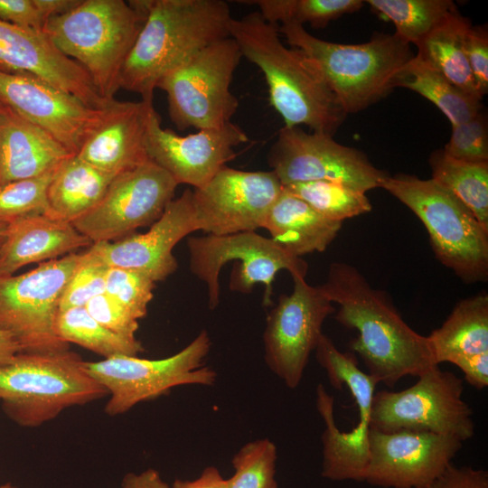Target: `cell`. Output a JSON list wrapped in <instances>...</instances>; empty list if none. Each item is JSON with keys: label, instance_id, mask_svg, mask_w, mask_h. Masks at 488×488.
Wrapping results in <instances>:
<instances>
[{"label": "cell", "instance_id": "obj_1", "mask_svg": "<svg viewBox=\"0 0 488 488\" xmlns=\"http://www.w3.org/2000/svg\"><path fill=\"white\" fill-rule=\"evenodd\" d=\"M319 286L339 306L334 319L357 332L349 347L379 383L394 388L403 377H419L437 366L427 337L412 329L390 297L374 288L355 267L332 263Z\"/></svg>", "mask_w": 488, "mask_h": 488}, {"label": "cell", "instance_id": "obj_2", "mask_svg": "<svg viewBox=\"0 0 488 488\" xmlns=\"http://www.w3.org/2000/svg\"><path fill=\"white\" fill-rule=\"evenodd\" d=\"M230 36L242 57L263 72L270 103L284 127L306 126L312 132L334 135L346 113L319 65L303 51L286 46L277 24L267 22L255 11L233 17Z\"/></svg>", "mask_w": 488, "mask_h": 488}, {"label": "cell", "instance_id": "obj_3", "mask_svg": "<svg viewBox=\"0 0 488 488\" xmlns=\"http://www.w3.org/2000/svg\"><path fill=\"white\" fill-rule=\"evenodd\" d=\"M145 20L119 78V88L153 100L171 71L208 45L230 36L222 0H138Z\"/></svg>", "mask_w": 488, "mask_h": 488}, {"label": "cell", "instance_id": "obj_4", "mask_svg": "<svg viewBox=\"0 0 488 488\" xmlns=\"http://www.w3.org/2000/svg\"><path fill=\"white\" fill-rule=\"evenodd\" d=\"M144 20L138 0H80L72 10L49 19L42 31L84 69L99 95L112 100Z\"/></svg>", "mask_w": 488, "mask_h": 488}, {"label": "cell", "instance_id": "obj_5", "mask_svg": "<svg viewBox=\"0 0 488 488\" xmlns=\"http://www.w3.org/2000/svg\"><path fill=\"white\" fill-rule=\"evenodd\" d=\"M278 29L291 47L319 65L346 115L387 97L415 55L410 45L395 33L377 34L365 43L343 44L317 38L297 23L280 24Z\"/></svg>", "mask_w": 488, "mask_h": 488}, {"label": "cell", "instance_id": "obj_6", "mask_svg": "<svg viewBox=\"0 0 488 488\" xmlns=\"http://www.w3.org/2000/svg\"><path fill=\"white\" fill-rule=\"evenodd\" d=\"M68 350L21 352L0 367V400L7 417L33 427L55 418L65 408L104 398L108 391Z\"/></svg>", "mask_w": 488, "mask_h": 488}, {"label": "cell", "instance_id": "obj_7", "mask_svg": "<svg viewBox=\"0 0 488 488\" xmlns=\"http://www.w3.org/2000/svg\"><path fill=\"white\" fill-rule=\"evenodd\" d=\"M380 188L424 224L436 258L465 283L488 278V228L449 190L431 179L388 175Z\"/></svg>", "mask_w": 488, "mask_h": 488}, {"label": "cell", "instance_id": "obj_8", "mask_svg": "<svg viewBox=\"0 0 488 488\" xmlns=\"http://www.w3.org/2000/svg\"><path fill=\"white\" fill-rule=\"evenodd\" d=\"M241 58L229 36L203 48L159 82L179 130L220 128L231 122L239 100L230 85Z\"/></svg>", "mask_w": 488, "mask_h": 488}, {"label": "cell", "instance_id": "obj_9", "mask_svg": "<svg viewBox=\"0 0 488 488\" xmlns=\"http://www.w3.org/2000/svg\"><path fill=\"white\" fill-rule=\"evenodd\" d=\"M192 273L207 286L208 304L214 309L220 301L219 274L230 260H239L230 277L231 291L250 294L256 284L265 287L263 305H272L273 282L282 269L292 277H305L308 265L301 258L286 252L271 238L256 231L227 235L190 237L187 240Z\"/></svg>", "mask_w": 488, "mask_h": 488}, {"label": "cell", "instance_id": "obj_10", "mask_svg": "<svg viewBox=\"0 0 488 488\" xmlns=\"http://www.w3.org/2000/svg\"><path fill=\"white\" fill-rule=\"evenodd\" d=\"M211 346L208 333L202 331L183 350L167 358L117 355L99 361H84L83 367L110 395L105 412L117 416L177 386L214 384L215 371L203 366Z\"/></svg>", "mask_w": 488, "mask_h": 488}, {"label": "cell", "instance_id": "obj_11", "mask_svg": "<svg viewBox=\"0 0 488 488\" xmlns=\"http://www.w3.org/2000/svg\"><path fill=\"white\" fill-rule=\"evenodd\" d=\"M418 378L402 390L375 392L370 427L382 432H429L462 442L471 439L475 426L473 410L463 399V380L438 365Z\"/></svg>", "mask_w": 488, "mask_h": 488}, {"label": "cell", "instance_id": "obj_12", "mask_svg": "<svg viewBox=\"0 0 488 488\" xmlns=\"http://www.w3.org/2000/svg\"><path fill=\"white\" fill-rule=\"evenodd\" d=\"M82 253L40 263L17 276H0V329L14 335L22 352L69 349L56 333L62 293Z\"/></svg>", "mask_w": 488, "mask_h": 488}, {"label": "cell", "instance_id": "obj_13", "mask_svg": "<svg viewBox=\"0 0 488 488\" xmlns=\"http://www.w3.org/2000/svg\"><path fill=\"white\" fill-rule=\"evenodd\" d=\"M267 163L283 186L331 181L366 193L380 188L387 172L375 167L361 151L332 136L283 127L267 154Z\"/></svg>", "mask_w": 488, "mask_h": 488}, {"label": "cell", "instance_id": "obj_14", "mask_svg": "<svg viewBox=\"0 0 488 488\" xmlns=\"http://www.w3.org/2000/svg\"><path fill=\"white\" fill-rule=\"evenodd\" d=\"M178 183L151 160L117 175L100 201L72 222L91 242H108L151 226L174 199Z\"/></svg>", "mask_w": 488, "mask_h": 488}, {"label": "cell", "instance_id": "obj_15", "mask_svg": "<svg viewBox=\"0 0 488 488\" xmlns=\"http://www.w3.org/2000/svg\"><path fill=\"white\" fill-rule=\"evenodd\" d=\"M292 278V293L281 295L267 317L263 342L269 370L295 389L323 334L324 322L335 309L319 286L303 277Z\"/></svg>", "mask_w": 488, "mask_h": 488}, {"label": "cell", "instance_id": "obj_16", "mask_svg": "<svg viewBox=\"0 0 488 488\" xmlns=\"http://www.w3.org/2000/svg\"><path fill=\"white\" fill-rule=\"evenodd\" d=\"M283 192L273 171L220 169L192 190L198 230L211 235L255 231Z\"/></svg>", "mask_w": 488, "mask_h": 488}, {"label": "cell", "instance_id": "obj_17", "mask_svg": "<svg viewBox=\"0 0 488 488\" xmlns=\"http://www.w3.org/2000/svg\"><path fill=\"white\" fill-rule=\"evenodd\" d=\"M364 481L382 488H426L452 464L463 442L419 431L382 432L370 427Z\"/></svg>", "mask_w": 488, "mask_h": 488}, {"label": "cell", "instance_id": "obj_18", "mask_svg": "<svg viewBox=\"0 0 488 488\" xmlns=\"http://www.w3.org/2000/svg\"><path fill=\"white\" fill-rule=\"evenodd\" d=\"M0 97L16 114L43 129L70 154L77 155L105 119V108L89 106L77 97L42 80L0 71Z\"/></svg>", "mask_w": 488, "mask_h": 488}, {"label": "cell", "instance_id": "obj_19", "mask_svg": "<svg viewBox=\"0 0 488 488\" xmlns=\"http://www.w3.org/2000/svg\"><path fill=\"white\" fill-rule=\"evenodd\" d=\"M247 134L230 122L220 128L201 129L180 136L163 128L155 108L151 109L145 147L149 160L166 171L179 184L202 187L236 157L235 147L248 142Z\"/></svg>", "mask_w": 488, "mask_h": 488}, {"label": "cell", "instance_id": "obj_20", "mask_svg": "<svg viewBox=\"0 0 488 488\" xmlns=\"http://www.w3.org/2000/svg\"><path fill=\"white\" fill-rule=\"evenodd\" d=\"M198 230L192 190L187 188L166 206L161 217L145 233L93 243L89 250L108 267L133 269L154 282L165 280L178 267L174 246Z\"/></svg>", "mask_w": 488, "mask_h": 488}, {"label": "cell", "instance_id": "obj_21", "mask_svg": "<svg viewBox=\"0 0 488 488\" xmlns=\"http://www.w3.org/2000/svg\"><path fill=\"white\" fill-rule=\"evenodd\" d=\"M0 71L42 80L93 108H105L115 100L102 98L84 69L61 52L43 31L1 20Z\"/></svg>", "mask_w": 488, "mask_h": 488}, {"label": "cell", "instance_id": "obj_22", "mask_svg": "<svg viewBox=\"0 0 488 488\" xmlns=\"http://www.w3.org/2000/svg\"><path fill=\"white\" fill-rule=\"evenodd\" d=\"M153 100L117 101L77 154L90 165L115 176L149 160L145 139Z\"/></svg>", "mask_w": 488, "mask_h": 488}, {"label": "cell", "instance_id": "obj_23", "mask_svg": "<svg viewBox=\"0 0 488 488\" xmlns=\"http://www.w3.org/2000/svg\"><path fill=\"white\" fill-rule=\"evenodd\" d=\"M91 245L71 222L47 214L16 220L7 225L0 249V276L14 275L31 263L53 260Z\"/></svg>", "mask_w": 488, "mask_h": 488}, {"label": "cell", "instance_id": "obj_24", "mask_svg": "<svg viewBox=\"0 0 488 488\" xmlns=\"http://www.w3.org/2000/svg\"><path fill=\"white\" fill-rule=\"evenodd\" d=\"M71 155L51 135L13 110L0 126V184L53 171Z\"/></svg>", "mask_w": 488, "mask_h": 488}, {"label": "cell", "instance_id": "obj_25", "mask_svg": "<svg viewBox=\"0 0 488 488\" xmlns=\"http://www.w3.org/2000/svg\"><path fill=\"white\" fill-rule=\"evenodd\" d=\"M343 222L328 220L302 199L283 190L264 222L270 238L288 254L301 258L323 252L336 238Z\"/></svg>", "mask_w": 488, "mask_h": 488}, {"label": "cell", "instance_id": "obj_26", "mask_svg": "<svg viewBox=\"0 0 488 488\" xmlns=\"http://www.w3.org/2000/svg\"><path fill=\"white\" fill-rule=\"evenodd\" d=\"M115 177L77 155H70L56 168L49 184L47 215L72 223L100 201Z\"/></svg>", "mask_w": 488, "mask_h": 488}, {"label": "cell", "instance_id": "obj_27", "mask_svg": "<svg viewBox=\"0 0 488 488\" xmlns=\"http://www.w3.org/2000/svg\"><path fill=\"white\" fill-rule=\"evenodd\" d=\"M436 365L488 352V295L458 302L443 324L427 336Z\"/></svg>", "mask_w": 488, "mask_h": 488}, {"label": "cell", "instance_id": "obj_28", "mask_svg": "<svg viewBox=\"0 0 488 488\" xmlns=\"http://www.w3.org/2000/svg\"><path fill=\"white\" fill-rule=\"evenodd\" d=\"M471 26V21L457 9L450 12L416 45L415 56L458 88L482 99L466 57L465 38Z\"/></svg>", "mask_w": 488, "mask_h": 488}, {"label": "cell", "instance_id": "obj_29", "mask_svg": "<svg viewBox=\"0 0 488 488\" xmlns=\"http://www.w3.org/2000/svg\"><path fill=\"white\" fill-rule=\"evenodd\" d=\"M398 87L408 89L431 101L452 126L471 119L483 109L482 99L458 88L415 55L401 71Z\"/></svg>", "mask_w": 488, "mask_h": 488}, {"label": "cell", "instance_id": "obj_30", "mask_svg": "<svg viewBox=\"0 0 488 488\" xmlns=\"http://www.w3.org/2000/svg\"><path fill=\"white\" fill-rule=\"evenodd\" d=\"M432 179L455 195L488 228V163L460 161L442 149L429 157Z\"/></svg>", "mask_w": 488, "mask_h": 488}, {"label": "cell", "instance_id": "obj_31", "mask_svg": "<svg viewBox=\"0 0 488 488\" xmlns=\"http://www.w3.org/2000/svg\"><path fill=\"white\" fill-rule=\"evenodd\" d=\"M55 329L62 342L80 345L104 359L117 355L137 356L144 351L137 339L128 340L108 330L85 307L59 312Z\"/></svg>", "mask_w": 488, "mask_h": 488}, {"label": "cell", "instance_id": "obj_32", "mask_svg": "<svg viewBox=\"0 0 488 488\" xmlns=\"http://www.w3.org/2000/svg\"><path fill=\"white\" fill-rule=\"evenodd\" d=\"M378 14L391 21L402 41L417 45L450 12L457 9L451 0H367Z\"/></svg>", "mask_w": 488, "mask_h": 488}, {"label": "cell", "instance_id": "obj_33", "mask_svg": "<svg viewBox=\"0 0 488 488\" xmlns=\"http://www.w3.org/2000/svg\"><path fill=\"white\" fill-rule=\"evenodd\" d=\"M283 190L293 194L323 217L343 222L346 219L370 212L372 205L366 193L340 183L313 181L283 186Z\"/></svg>", "mask_w": 488, "mask_h": 488}, {"label": "cell", "instance_id": "obj_34", "mask_svg": "<svg viewBox=\"0 0 488 488\" xmlns=\"http://www.w3.org/2000/svg\"><path fill=\"white\" fill-rule=\"evenodd\" d=\"M256 5L261 16L268 23H307L314 28H324L341 16L352 14L363 7L361 0H256L242 1Z\"/></svg>", "mask_w": 488, "mask_h": 488}, {"label": "cell", "instance_id": "obj_35", "mask_svg": "<svg viewBox=\"0 0 488 488\" xmlns=\"http://www.w3.org/2000/svg\"><path fill=\"white\" fill-rule=\"evenodd\" d=\"M277 447L269 439H257L243 446L233 456L234 474L228 488H277Z\"/></svg>", "mask_w": 488, "mask_h": 488}, {"label": "cell", "instance_id": "obj_36", "mask_svg": "<svg viewBox=\"0 0 488 488\" xmlns=\"http://www.w3.org/2000/svg\"><path fill=\"white\" fill-rule=\"evenodd\" d=\"M55 170L0 184V221L9 224L27 216L47 214V192Z\"/></svg>", "mask_w": 488, "mask_h": 488}, {"label": "cell", "instance_id": "obj_37", "mask_svg": "<svg viewBox=\"0 0 488 488\" xmlns=\"http://www.w3.org/2000/svg\"><path fill=\"white\" fill-rule=\"evenodd\" d=\"M155 283L138 271L108 267L104 293L139 320L147 314V306L154 296Z\"/></svg>", "mask_w": 488, "mask_h": 488}, {"label": "cell", "instance_id": "obj_38", "mask_svg": "<svg viewBox=\"0 0 488 488\" xmlns=\"http://www.w3.org/2000/svg\"><path fill=\"white\" fill-rule=\"evenodd\" d=\"M108 267L89 249L83 252L62 293L59 312L74 307H85L89 301L103 294Z\"/></svg>", "mask_w": 488, "mask_h": 488}, {"label": "cell", "instance_id": "obj_39", "mask_svg": "<svg viewBox=\"0 0 488 488\" xmlns=\"http://www.w3.org/2000/svg\"><path fill=\"white\" fill-rule=\"evenodd\" d=\"M442 150L460 161L488 163V125L483 108L471 119L452 126L450 139Z\"/></svg>", "mask_w": 488, "mask_h": 488}, {"label": "cell", "instance_id": "obj_40", "mask_svg": "<svg viewBox=\"0 0 488 488\" xmlns=\"http://www.w3.org/2000/svg\"><path fill=\"white\" fill-rule=\"evenodd\" d=\"M88 313L114 333L128 340H136L138 320L124 306L105 293L95 296L85 305Z\"/></svg>", "mask_w": 488, "mask_h": 488}, {"label": "cell", "instance_id": "obj_41", "mask_svg": "<svg viewBox=\"0 0 488 488\" xmlns=\"http://www.w3.org/2000/svg\"><path fill=\"white\" fill-rule=\"evenodd\" d=\"M467 61L477 89L483 98L488 92V32L486 25H473L465 38Z\"/></svg>", "mask_w": 488, "mask_h": 488}, {"label": "cell", "instance_id": "obj_42", "mask_svg": "<svg viewBox=\"0 0 488 488\" xmlns=\"http://www.w3.org/2000/svg\"><path fill=\"white\" fill-rule=\"evenodd\" d=\"M0 20L37 31L45 24L33 0H0Z\"/></svg>", "mask_w": 488, "mask_h": 488}, {"label": "cell", "instance_id": "obj_43", "mask_svg": "<svg viewBox=\"0 0 488 488\" xmlns=\"http://www.w3.org/2000/svg\"><path fill=\"white\" fill-rule=\"evenodd\" d=\"M426 488H488V472L472 466L451 464Z\"/></svg>", "mask_w": 488, "mask_h": 488}, {"label": "cell", "instance_id": "obj_44", "mask_svg": "<svg viewBox=\"0 0 488 488\" xmlns=\"http://www.w3.org/2000/svg\"><path fill=\"white\" fill-rule=\"evenodd\" d=\"M464 373L465 380L476 389H483L488 385V352L464 356L453 362Z\"/></svg>", "mask_w": 488, "mask_h": 488}, {"label": "cell", "instance_id": "obj_45", "mask_svg": "<svg viewBox=\"0 0 488 488\" xmlns=\"http://www.w3.org/2000/svg\"><path fill=\"white\" fill-rule=\"evenodd\" d=\"M170 488H228L224 479L216 467H206L202 474L193 481L175 480Z\"/></svg>", "mask_w": 488, "mask_h": 488}, {"label": "cell", "instance_id": "obj_46", "mask_svg": "<svg viewBox=\"0 0 488 488\" xmlns=\"http://www.w3.org/2000/svg\"><path fill=\"white\" fill-rule=\"evenodd\" d=\"M121 488H170L158 471L148 468L140 474L129 473L123 478Z\"/></svg>", "mask_w": 488, "mask_h": 488}, {"label": "cell", "instance_id": "obj_47", "mask_svg": "<svg viewBox=\"0 0 488 488\" xmlns=\"http://www.w3.org/2000/svg\"><path fill=\"white\" fill-rule=\"evenodd\" d=\"M40 14L46 23L49 19L62 15L77 6L80 0H33Z\"/></svg>", "mask_w": 488, "mask_h": 488}, {"label": "cell", "instance_id": "obj_48", "mask_svg": "<svg viewBox=\"0 0 488 488\" xmlns=\"http://www.w3.org/2000/svg\"><path fill=\"white\" fill-rule=\"evenodd\" d=\"M22 349L10 333L0 329V367L13 361Z\"/></svg>", "mask_w": 488, "mask_h": 488}, {"label": "cell", "instance_id": "obj_49", "mask_svg": "<svg viewBox=\"0 0 488 488\" xmlns=\"http://www.w3.org/2000/svg\"><path fill=\"white\" fill-rule=\"evenodd\" d=\"M12 112L13 109L0 97V126Z\"/></svg>", "mask_w": 488, "mask_h": 488}, {"label": "cell", "instance_id": "obj_50", "mask_svg": "<svg viewBox=\"0 0 488 488\" xmlns=\"http://www.w3.org/2000/svg\"><path fill=\"white\" fill-rule=\"evenodd\" d=\"M7 225H8L7 223L0 221V249L5 239V232H6Z\"/></svg>", "mask_w": 488, "mask_h": 488}, {"label": "cell", "instance_id": "obj_51", "mask_svg": "<svg viewBox=\"0 0 488 488\" xmlns=\"http://www.w3.org/2000/svg\"><path fill=\"white\" fill-rule=\"evenodd\" d=\"M0 488H17L16 486L13 485L10 483H6L0 485Z\"/></svg>", "mask_w": 488, "mask_h": 488}]
</instances>
